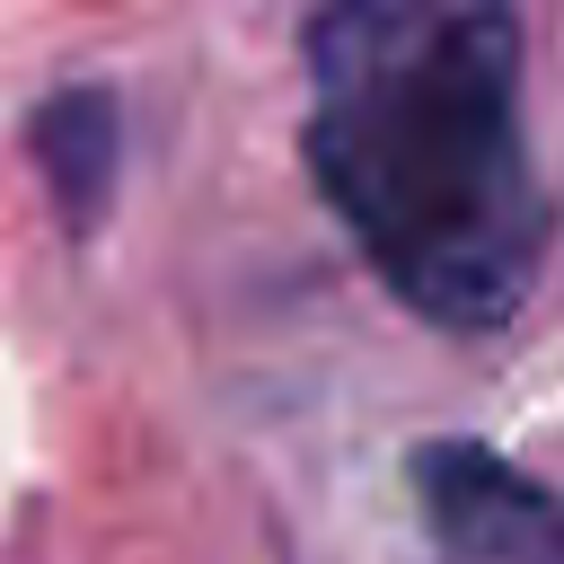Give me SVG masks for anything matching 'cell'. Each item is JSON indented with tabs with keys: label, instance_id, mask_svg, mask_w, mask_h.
<instances>
[{
	"label": "cell",
	"instance_id": "cell-3",
	"mask_svg": "<svg viewBox=\"0 0 564 564\" xmlns=\"http://www.w3.org/2000/svg\"><path fill=\"white\" fill-rule=\"evenodd\" d=\"M115 150H123V123H115V106L97 88L44 97V115H35V167H44L53 203H62V220H97V203L115 185Z\"/></svg>",
	"mask_w": 564,
	"mask_h": 564
},
{
	"label": "cell",
	"instance_id": "cell-1",
	"mask_svg": "<svg viewBox=\"0 0 564 564\" xmlns=\"http://www.w3.org/2000/svg\"><path fill=\"white\" fill-rule=\"evenodd\" d=\"M300 35L308 176L388 300L449 335L520 317L546 256L520 18L502 0H317Z\"/></svg>",
	"mask_w": 564,
	"mask_h": 564
},
{
	"label": "cell",
	"instance_id": "cell-2",
	"mask_svg": "<svg viewBox=\"0 0 564 564\" xmlns=\"http://www.w3.org/2000/svg\"><path fill=\"white\" fill-rule=\"evenodd\" d=\"M414 502L441 564H564V494L485 441H423Z\"/></svg>",
	"mask_w": 564,
	"mask_h": 564
}]
</instances>
